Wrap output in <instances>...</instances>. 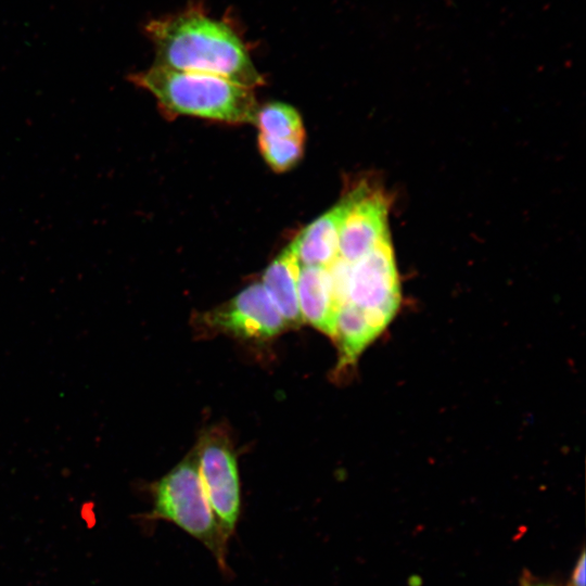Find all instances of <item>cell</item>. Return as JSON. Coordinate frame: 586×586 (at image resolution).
<instances>
[{
    "mask_svg": "<svg viewBox=\"0 0 586 586\" xmlns=\"http://www.w3.org/2000/svg\"><path fill=\"white\" fill-rule=\"evenodd\" d=\"M198 468L211 508L230 538L241 510L235 457L225 442L213 438L201 447Z\"/></svg>",
    "mask_w": 586,
    "mask_h": 586,
    "instance_id": "5",
    "label": "cell"
},
{
    "mask_svg": "<svg viewBox=\"0 0 586 586\" xmlns=\"http://www.w3.org/2000/svg\"><path fill=\"white\" fill-rule=\"evenodd\" d=\"M383 330L384 328L361 308L348 302L340 306L333 336L340 348L337 370L354 364Z\"/></svg>",
    "mask_w": 586,
    "mask_h": 586,
    "instance_id": "11",
    "label": "cell"
},
{
    "mask_svg": "<svg viewBox=\"0 0 586 586\" xmlns=\"http://www.w3.org/2000/svg\"><path fill=\"white\" fill-rule=\"evenodd\" d=\"M532 586H553V585H550V584H536V585H532Z\"/></svg>",
    "mask_w": 586,
    "mask_h": 586,
    "instance_id": "15",
    "label": "cell"
},
{
    "mask_svg": "<svg viewBox=\"0 0 586 586\" xmlns=\"http://www.w3.org/2000/svg\"><path fill=\"white\" fill-rule=\"evenodd\" d=\"M304 140L281 139L259 133L258 148L267 164L276 171L293 167L303 155Z\"/></svg>",
    "mask_w": 586,
    "mask_h": 586,
    "instance_id": "13",
    "label": "cell"
},
{
    "mask_svg": "<svg viewBox=\"0 0 586 586\" xmlns=\"http://www.w3.org/2000/svg\"><path fill=\"white\" fill-rule=\"evenodd\" d=\"M153 508L146 518L170 522L202 543L226 569L229 537L214 514L200 477L198 460L186 459L152 487Z\"/></svg>",
    "mask_w": 586,
    "mask_h": 586,
    "instance_id": "3",
    "label": "cell"
},
{
    "mask_svg": "<svg viewBox=\"0 0 586 586\" xmlns=\"http://www.w3.org/2000/svg\"><path fill=\"white\" fill-rule=\"evenodd\" d=\"M353 189L327 213L309 224L290 244L302 266L328 267L339 257V241Z\"/></svg>",
    "mask_w": 586,
    "mask_h": 586,
    "instance_id": "8",
    "label": "cell"
},
{
    "mask_svg": "<svg viewBox=\"0 0 586 586\" xmlns=\"http://www.w3.org/2000/svg\"><path fill=\"white\" fill-rule=\"evenodd\" d=\"M207 326L244 339H268L288 326L260 283L205 315Z\"/></svg>",
    "mask_w": 586,
    "mask_h": 586,
    "instance_id": "6",
    "label": "cell"
},
{
    "mask_svg": "<svg viewBox=\"0 0 586 586\" xmlns=\"http://www.w3.org/2000/svg\"><path fill=\"white\" fill-rule=\"evenodd\" d=\"M129 79L152 93L168 114L231 124L255 122L258 105L253 89L227 78L154 64Z\"/></svg>",
    "mask_w": 586,
    "mask_h": 586,
    "instance_id": "2",
    "label": "cell"
},
{
    "mask_svg": "<svg viewBox=\"0 0 586 586\" xmlns=\"http://www.w3.org/2000/svg\"><path fill=\"white\" fill-rule=\"evenodd\" d=\"M145 33L155 47V64L220 76L251 89L264 84L230 24L196 8L152 20Z\"/></svg>",
    "mask_w": 586,
    "mask_h": 586,
    "instance_id": "1",
    "label": "cell"
},
{
    "mask_svg": "<svg viewBox=\"0 0 586 586\" xmlns=\"http://www.w3.org/2000/svg\"><path fill=\"white\" fill-rule=\"evenodd\" d=\"M301 264L286 246L266 269L263 288L288 326L303 322L297 300V279Z\"/></svg>",
    "mask_w": 586,
    "mask_h": 586,
    "instance_id": "10",
    "label": "cell"
},
{
    "mask_svg": "<svg viewBox=\"0 0 586 586\" xmlns=\"http://www.w3.org/2000/svg\"><path fill=\"white\" fill-rule=\"evenodd\" d=\"M297 300L303 321L333 337L339 307L327 267L301 266Z\"/></svg>",
    "mask_w": 586,
    "mask_h": 586,
    "instance_id": "9",
    "label": "cell"
},
{
    "mask_svg": "<svg viewBox=\"0 0 586 586\" xmlns=\"http://www.w3.org/2000/svg\"><path fill=\"white\" fill-rule=\"evenodd\" d=\"M259 133L281 139L305 138V130L298 112L292 106L272 102L258 107L255 122Z\"/></svg>",
    "mask_w": 586,
    "mask_h": 586,
    "instance_id": "12",
    "label": "cell"
},
{
    "mask_svg": "<svg viewBox=\"0 0 586 586\" xmlns=\"http://www.w3.org/2000/svg\"><path fill=\"white\" fill-rule=\"evenodd\" d=\"M339 241V257L352 264L388 235L387 202L383 194L366 186L354 189Z\"/></svg>",
    "mask_w": 586,
    "mask_h": 586,
    "instance_id": "7",
    "label": "cell"
},
{
    "mask_svg": "<svg viewBox=\"0 0 586 586\" xmlns=\"http://www.w3.org/2000/svg\"><path fill=\"white\" fill-rule=\"evenodd\" d=\"M400 301L398 275L390 235L351 264L347 302L367 311L384 329Z\"/></svg>",
    "mask_w": 586,
    "mask_h": 586,
    "instance_id": "4",
    "label": "cell"
},
{
    "mask_svg": "<svg viewBox=\"0 0 586 586\" xmlns=\"http://www.w3.org/2000/svg\"><path fill=\"white\" fill-rule=\"evenodd\" d=\"M585 552L576 561L568 586H585Z\"/></svg>",
    "mask_w": 586,
    "mask_h": 586,
    "instance_id": "14",
    "label": "cell"
}]
</instances>
